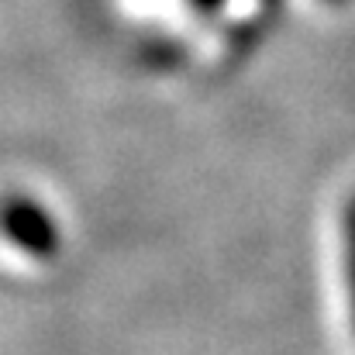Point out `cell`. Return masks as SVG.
<instances>
[{"mask_svg": "<svg viewBox=\"0 0 355 355\" xmlns=\"http://www.w3.org/2000/svg\"><path fill=\"white\" fill-rule=\"evenodd\" d=\"M349 245H352V272H355V204H352V211H349Z\"/></svg>", "mask_w": 355, "mask_h": 355, "instance_id": "cell-1", "label": "cell"}, {"mask_svg": "<svg viewBox=\"0 0 355 355\" xmlns=\"http://www.w3.org/2000/svg\"><path fill=\"white\" fill-rule=\"evenodd\" d=\"M193 3H197L200 10H214V7H221L225 0H193Z\"/></svg>", "mask_w": 355, "mask_h": 355, "instance_id": "cell-2", "label": "cell"}]
</instances>
